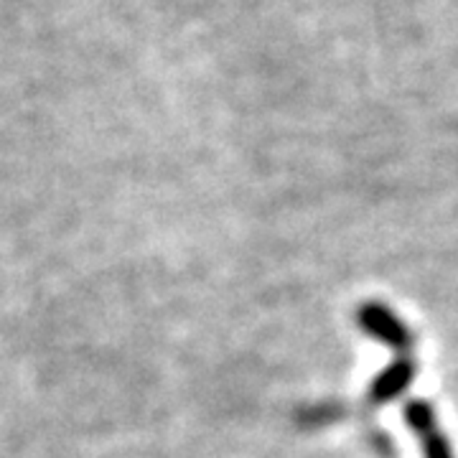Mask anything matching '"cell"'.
Listing matches in <instances>:
<instances>
[{
	"label": "cell",
	"mask_w": 458,
	"mask_h": 458,
	"mask_svg": "<svg viewBox=\"0 0 458 458\" xmlns=\"http://www.w3.org/2000/svg\"><path fill=\"white\" fill-rule=\"evenodd\" d=\"M357 327L372 336L377 342H382L390 349L397 352H410L412 349V331L408 324L397 316V313L379 303V301H367L357 309Z\"/></svg>",
	"instance_id": "obj_1"
},
{
	"label": "cell",
	"mask_w": 458,
	"mask_h": 458,
	"mask_svg": "<svg viewBox=\"0 0 458 458\" xmlns=\"http://www.w3.org/2000/svg\"><path fill=\"white\" fill-rule=\"evenodd\" d=\"M408 426L412 428V433L420 438L423 445V456L426 458H454V448L448 438L443 436L441 426H438V418H436V410L426 400H410L405 403L403 410Z\"/></svg>",
	"instance_id": "obj_2"
},
{
	"label": "cell",
	"mask_w": 458,
	"mask_h": 458,
	"mask_svg": "<svg viewBox=\"0 0 458 458\" xmlns=\"http://www.w3.org/2000/svg\"><path fill=\"white\" fill-rule=\"evenodd\" d=\"M415 375H418V364H415V360H410V357H397L390 367H385V369L372 379L369 393H367L369 405H385V403L397 400V397L412 385Z\"/></svg>",
	"instance_id": "obj_3"
}]
</instances>
